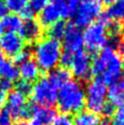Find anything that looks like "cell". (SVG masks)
<instances>
[{
  "label": "cell",
  "instance_id": "13",
  "mask_svg": "<svg viewBox=\"0 0 124 125\" xmlns=\"http://www.w3.org/2000/svg\"><path fill=\"white\" fill-rule=\"evenodd\" d=\"M19 74L20 77H22V80L27 82H35L41 78V69H39L38 65L36 64L33 59H28L23 63H21L19 65Z\"/></svg>",
  "mask_w": 124,
  "mask_h": 125
},
{
  "label": "cell",
  "instance_id": "47",
  "mask_svg": "<svg viewBox=\"0 0 124 125\" xmlns=\"http://www.w3.org/2000/svg\"><path fill=\"white\" fill-rule=\"evenodd\" d=\"M2 58H3V56H2L1 54H0V60H1V59H2Z\"/></svg>",
  "mask_w": 124,
  "mask_h": 125
},
{
  "label": "cell",
  "instance_id": "26",
  "mask_svg": "<svg viewBox=\"0 0 124 125\" xmlns=\"http://www.w3.org/2000/svg\"><path fill=\"white\" fill-rule=\"evenodd\" d=\"M73 56H74V53H72L69 51H65V50L62 51L60 59H59V64L61 65L60 67H63L66 69L72 67V64L73 61Z\"/></svg>",
  "mask_w": 124,
  "mask_h": 125
},
{
  "label": "cell",
  "instance_id": "19",
  "mask_svg": "<svg viewBox=\"0 0 124 125\" xmlns=\"http://www.w3.org/2000/svg\"><path fill=\"white\" fill-rule=\"evenodd\" d=\"M1 25L3 30H6V32L18 33L20 32L22 27H23V20L20 18L19 15L16 14H8L1 19Z\"/></svg>",
  "mask_w": 124,
  "mask_h": 125
},
{
  "label": "cell",
  "instance_id": "17",
  "mask_svg": "<svg viewBox=\"0 0 124 125\" xmlns=\"http://www.w3.org/2000/svg\"><path fill=\"white\" fill-rule=\"evenodd\" d=\"M109 102L115 108H120L124 105V86L122 83H114L110 86L107 93Z\"/></svg>",
  "mask_w": 124,
  "mask_h": 125
},
{
  "label": "cell",
  "instance_id": "37",
  "mask_svg": "<svg viewBox=\"0 0 124 125\" xmlns=\"http://www.w3.org/2000/svg\"><path fill=\"white\" fill-rule=\"evenodd\" d=\"M8 8L4 0H0V19H3L5 16L8 15Z\"/></svg>",
  "mask_w": 124,
  "mask_h": 125
},
{
  "label": "cell",
  "instance_id": "21",
  "mask_svg": "<svg viewBox=\"0 0 124 125\" xmlns=\"http://www.w3.org/2000/svg\"><path fill=\"white\" fill-rule=\"evenodd\" d=\"M105 12L113 22L120 23L124 21V0H117L115 3L108 7V10Z\"/></svg>",
  "mask_w": 124,
  "mask_h": 125
},
{
  "label": "cell",
  "instance_id": "28",
  "mask_svg": "<svg viewBox=\"0 0 124 125\" xmlns=\"http://www.w3.org/2000/svg\"><path fill=\"white\" fill-rule=\"evenodd\" d=\"M52 125H74V120L72 117V115L61 114L56 116Z\"/></svg>",
  "mask_w": 124,
  "mask_h": 125
},
{
  "label": "cell",
  "instance_id": "48",
  "mask_svg": "<svg viewBox=\"0 0 124 125\" xmlns=\"http://www.w3.org/2000/svg\"><path fill=\"white\" fill-rule=\"evenodd\" d=\"M122 84H123V86H124V79H123V81H122Z\"/></svg>",
  "mask_w": 124,
  "mask_h": 125
},
{
  "label": "cell",
  "instance_id": "30",
  "mask_svg": "<svg viewBox=\"0 0 124 125\" xmlns=\"http://www.w3.org/2000/svg\"><path fill=\"white\" fill-rule=\"evenodd\" d=\"M49 2L50 0H29L28 5L35 12H39L48 5Z\"/></svg>",
  "mask_w": 124,
  "mask_h": 125
},
{
  "label": "cell",
  "instance_id": "7",
  "mask_svg": "<svg viewBox=\"0 0 124 125\" xmlns=\"http://www.w3.org/2000/svg\"><path fill=\"white\" fill-rule=\"evenodd\" d=\"M86 105L89 112L94 114H100L105 104L108 88L99 78L88 83L86 88Z\"/></svg>",
  "mask_w": 124,
  "mask_h": 125
},
{
  "label": "cell",
  "instance_id": "40",
  "mask_svg": "<svg viewBox=\"0 0 124 125\" xmlns=\"http://www.w3.org/2000/svg\"><path fill=\"white\" fill-rule=\"evenodd\" d=\"M99 125H112V121H111L110 118H105L103 117V119H100Z\"/></svg>",
  "mask_w": 124,
  "mask_h": 125
},
{
  "label": "cell",
  "instance_id": "41",
  "mask_svg": "<svg viewBox=\"0 0 124 125\" xmlns=\"http://www.w3.org/2000/svg\"><path fill=\"white\" fill-rule=\"evenodd\" d=\"M117 0H100V3L101 4H103V5H105V6H111L113 3H115Z\"/></svg>",
  "mask_w": 124,
  "mask_h": 125
},
{
  "label": "cell",
  "instance_id": "11",
  "mask_svg": "<svg viewBox=\"0 0 124 125\" xmlns=\"http://www.w3.org/2000/svg\"><path fill=\"white\" fill-rule=\"evenodd\" d=\"M63 41V47L65 51H69L72 53H77L83 50V33L81 29L76 27L72 23L66 24L65 33L62 38Z\"/></svg>",
  "mask_w": 124,
  "mask_h": 125
},
{
  "label": "cell",
  "instance_id": "16",
  "mask_svg": "<svg viewBox=\"0 0 124 125\" xmlns=\"http://www.w3.org/2000/svg\"><path fill=\"white\" fill-rule=\"evenodd\" d=\"M48 80L50 83L57 89H60L63 85L68 83L72 80V73L70 71L63 67H56L55 69L51 70L49 73Z\"/></svg>",
  "mask_w": 124,
  "mask_h": 125
},
{
  "label": "cell",
  "instance_id": "2",
  "mask_svg": "<svg viewBox=\"0 0 124 125\" xmlns=\"http://www.w3.org/2000/svg\"><path fill=\"white\" fill-rule=\"evenodd\" d=\"M31 53L34 58L33 60L36 62L39 69L50 73L59 64L62 53V43L51 37H45L34 43Z\"/></svg>",
  "mask_w": 124,
  "mask_h": 125
},
{
  "label": "cell",
  "instance_id": "32",
  "mask_svg": "<svg viewBox=\"0 0 124 125\" xmlns=\"http://www.w3.org/2000/svg\"><path fill=\"white\" fill-rule=\"evenodd\" d=\"M112 125H124V105L118 108L113 116Z\"/></svg>",
  "mask_w": 124,
  "mask_h": 125
},
{
  "label": "cell",
  "instance_id": "23",
  "mask_svg": "<svg viewBox=\"0 0 124 125\" xmlns=\"http://www.w3.org/2000/svg\"><path fill=\"white\" fill-rule=\"evenodd\" d=\"M105 71V66L103 59L99 56H95L91 59V74L95 77H100Z\"/></svg>",
  "mask_w": 124,
  "mask_h": 125
},
{
  "label": "cell",
  "instance_id": "34",
  "mask_svg": "<svg viewBox=\"0 0 124 125\" xmlns=\"http://www.w3.org/2000/svg\"><path fill=\"white\" fill-rule=\"evenodd\" d=\"M115 112H116V108L112 104H110V102H105L100 114H103V117L105 118H111L112 116H114Z\"/></svg>",
  "mask_w": 124,
  "mask_h": 125
},
{
  "label": "cell",
  "instance_id": "35",
  "mask_svg": "<svg viewBox=\"0 0 124 125\" xmlns=\"http://www.w3.org/2000/svg\"><path fill=\"white\" fill-rule=\"evenodd\" d=\"M12 87H14V83L10 80L6 79H0V90H2L3 92H7V91H11Z\"/></svg>",
  "mask_w": 124,
  "mask_h": 125
},
{
  "label": "cell",
  "instance_id": "36",
  "mask_svg": "<svg viewBox=\"0 0 124 125\" xmlns=\"http://www.w3.org/2000/svg\"><path fill=\"white\" fill-rule=\"evenodd\" d=\"M115 50L118 53V55L121 58L124 57V39H119V41L116 42L115 43Z\"/></svg>",
  "mask_w": 124,
  "mask_h": 125
},
{
  "label": "cell",
  "instance_id": "6",
  "mask_svg": "<svg viewBox=\"0 0 124 125\" xmlns=\"http://www.w3.org/2000/svg\"><path fill=\"white\" fill-rule=\"evenodd\" d=\"M73 11L65 0L57 2H51L38 12V23L42 28H49L56 22L62 19H67L72 16Z\"/></svg>",
  "mask_w": 124,
  "mask_h": 125
},
{
  "label": "cell",
  "instance_id": "3",
  "mask_svg": "<svg viewBox=\"0 0 124 125\" xmlns=\"http://www.w3.org/2000/svg\"><path fill=\"white\" fill-rule=\"evenodd\" d=\"M82 33L84 46L90 53H98L109 44L110 35L108 29L99 22L91 23Z\"/></svg>",
  "mask_w": 124,
  "mask_h": 125
},
{
  "label": "cell",
  "instance_id": "25",
  "mask_svg": "<svg viewBox=\"0 0 124 125\" xmlns=\"http://www.w3.org/2000/svg\"><path fill=\"white\" fill-rule=\"evenodd\" d=\"M35 110H36V105H35V104L33 101L26 102V104L20 111L18 118L21 119V120H24V121L26 119H30L31 117H32V115L35 112Z\"/></svg>",
  "mask_w": 124,
  "mask_h": 125
},
{
  "label": "cell",
  "instance_id": "43",
  "mask_svg": "<svg viewBox=\"0 0 124 125\" xmlns=\"http://www.w3.org/2000/svg\"><path fill=\"white\" fill-rule=\"evenodd\" d=\"M3 28H2V25H1V22H0V36H1V35L3 34Z\"/></svg>",
  "mask_w": 124,
  "mask_h": 125
},
{
  "label": "cell",
  "instance_id": "14",
  "mask_svg": "<svg viewBox=\"0 0 124 125\" xmlns=\"http://www.w3.org/2000/svg\"><path fill=\"white\" fill-rule=\"evenodd\" d=\"M56 116L57 111L54 108H36L30 118V125H52Z\"/></svg>",
  "mask_w": 124,
  "mask_h": 125
},
{
  "label": "cell",
  "instance_id": "46",
  "mask_svg": "<svg viewBox=\"0 0 124 125\" xmlns=\"http://www.w3.org/2000/svg\"><path fill=\"white\" fill-rule=\"evenodd\" d=\"M122 64H123V68H124V57L122 58Z\"/></svg>",
  "mask_w": 124,
  "mask_h": 125
},
{
  "label": "cell",
  "instance_id": "22",
  "mask_svg": "<svg viewBox=\"0 0 124 125\" xmlns=\"http://www.w3.org/2000/svg\"><path fill=\"white\" fill-rule=\"evenodd\" d=\"M65 28H66V23L64 21H58L55 24H53L51 27L48 28V34L49 37H51L56 41H61L64 36L65 33Z\"/></svg>",
  "mask_w": 124,
  "mask_h": 125
},
{
  "label": "cell",
  "instance_id": "29",
  "mask_svg": "<svg viewBox=\"0 0 124 125\" xmlns=\"http://www.w3.org/2000/svg\"><path fill=\"white\" fill-rule=\"evenodd\" d=\"M31 55H32L31 51L25 48L24 50H22L20 53H18V54H17L15 57H12V59H14V63L20 65L21 63H23V62H25L26 60L30 59Z\"/></svg>",
  "mask_w": 124,
  "mask_h": 125
},
{
  "label": "cell",
  "instance_id": "45",
  "mask_svg": "<svg viewBox=\"0 0 124 125\" xmlns=\"http://www.w3.org/2000/svg\"><path fill=\"white\" fill-rule=\"evenodd\" d=\"M122 33H123V35H124V25H122Z\"/></svg>",
  "mask_w": 124,
  "mask_h": 125
},
{
  "label": "cell",
  "instance_id": "44",
  "mask_svg": "<svg viewBox=\"0 0 124 125\" xmlns=\"http://www.w3.org/2000/svg\"><path fill=\"white\" fill-rule=\"evenodd\" d=\"M52 2H57V1H62V0H50Z\"/></svg>",
  "mask_w": 124,
  "mask_h": 125
},
{
  "label": "cell",
  "instance_id": "27",
  "mask_svg": "<svg viewBox=\"0 0 124 125\" xmlns=\"http://www.w3.org/2000/svg\"><path fill=\"white\" fill-rule=\"evenodd\" d=\"M32 87H33L32 83L24 81V80H21V81H19L16 85V90H18L20 93H22V94L25 95V96H28V95H31Z\"/></svg>",
  "mask_w": 124,
  "mask_h": 125
},
{
  "label": "cell",
  "instance_id": "31",
  "mask_svg": "<svg viewBox=\"0 0 124 125\" xmlns=\"http://www.w3.org/2000/svg\"><path fill=\"white\" fill-rule=\"evenodd\" d=\"M12 116L7 108L0 110V125H11Z\"/></svg>",
  "mask_w": 124,
  "mask_h": 125
},
{
  "label": "cell",
  "instance_id": "18",
  "mask_svg": "<svg viewBox=\"0 0 124 125\" xmlns=\"http://www.w3.org/2000/svg\"><path fill=\"white\" fill-rule=\"evenodd\" d=\"M0 77L2 79H6L14 82L19 79V69L15 65L14 62L7 60L5 58H2L0 60Z\"/></svg>",
  "mask_w": 124,
  "mask_h": 125
},
{
  "label": "cell",
  "instance_id": "1",
  "mask_svg": "<svg viewBox=\"0 0 124 125\" xmlns=\"http://www.w3.org/2000/svg\"><path fill=\"white\" fill-rule=\"evenodd\" d=\"M57 104L63 114H79L82 112L86 105V93L82 83L70 80L63 85L59 89Z\"/></svg>",
  "mask_w": 124,
  "mask_h": 125
},
{
  "label": "cell",
  "instance_id": "10",
  "mask_svg": "<svg viewBox=\"0 0 124 125\" xmlns=\"http://www.w3.org/2000/svg\"><path fill=\"white\" fill-rule=\"evenodd\" d=\"M25 49V42L19 33L5 32L0 36V50L7 57H15Z\"/></svg>",
  "mask_w": 124,
  "mask_h": 125
},
{
  "label": "cell",
  "instance_id": "9",
  "mask_svg": "<svg viewBox=\"0 0 124 125\" xmlns=\"http://www.w3.org/2000/svg\"><path fill=\"white\" fill-rule=\"evenodd\" d=\"M91 55L85 50L74 53L72 70L79 82H87L91 80Z\"/></svg>",
  "mask_w": 124,
  "mask_h": 125
},
{
  "label": "cell",
  "instance_id": "8",
  "mask_svg": "<svg viewBox=\"0 0 124 125\" xmlns=\"http://www.w3.org/2000/svg\"><path fill=\"white\" fill-rule=\"evenodd\" d=\"M99 57L103 59L104 63L105 71L109 73L116 81H118L122 75L124 68L122 64V58L118 55L115 48L108 44L107 47L100 51Z\"/></svg>",
  "mask_w": 124,
  "mask_h": 125
},
{
  "label": "cell",
  "instance_id": "20",
  "mask_svg": "<svg viewBox=\"0 0 124 125\" xmlns=\"http://www.w3.org/2000/svg\"><path fill=\"white\" fill-rule=\"evenodd\" d=\"M74 120V125H99L100 118L97 114L91 112H80L77 114Z\"/></svg>",
  "mask_w": 124,
  "mask_h": 125
},
{
  "label": "cell",
  "instance_id": "39",
  "mask_svg": "<svg viewBox=\"0 0 124 125\" xmlns=\"http://www.w3.org/2000/svg\"><path fill=\"white\" fill-rule=\"evenodd\" d=\"M6 102V93L0 90V109H2V106Z\"/></svg>",
  "mask_w": 124,
  "mask_h": 125
},
{
  "label": "cell",
  "instance_id": "24",
  "mask_svg": "<svg viewBox=\"0 0 124 125\" xmlns=\"http://www.w3.org/2000/svg\"><path fill=\"white\" fill-rule=\"evenodd\" d=\"M10 11L20 12L23 8L28 6L29 0H4Z\"/></svg>",
  "mask_w": 124,
  "mask_h": 125
},
{
  "label": "cell",
  "instance_id": "5",
  "mask_svg": "<svg viewBox=\"0 0 124 125\" xmlns=\"http://www.w3.org/2000/svg\"><path fill=\"white\" fill-rule=\"evenodd\" d=\"M103 12V4L99 0H86L76 8L72 14V24L79 29H85L87 26L99 18Z\"/></svg>",
  "mask_w": 124,
  "mask_h": 125
},
{
  "label": "cell",
  "instance_id": "38",
  "mask_svg": "<svg viewBox=\"0 0 124 125\" xmlns=\"http://www.w3.org/2000/svg\"><path fill=\"white\" fill-rule=\"evenodd\" d=\"M84 1H86V0H67L66 2L68 3V5H69L70 8H72V10L74 11V10H76V8H77L82 2H84Z\"/></svg>",
  "mask_w": 124,
  "mask_h": 125
},
{
  "label": "cell",
  "instance_id": "33",
  "mask_svg": "<svg viewBox=\"0 0 124 125\" xmlns=\"http://www.w3.org/2000/svg\"><path fill=\"white\" fill-rule=\"evenodd\" d=\"M19 16L20 18L23 21L25 22H28V21H32L34 20V17H35V11L33 10H31V8L28 6H26L25 8H23L20 12H19Z\"/></svg>",
  "mask_w": 124,
  "mask_h": 125
},
{
  "label": "cell",
  "instance_id": "15",
  "mask_svg": "<svg viewBox=\"0 0 124 125\" xmlns=\"http://www.w3.org/2000/svg\"><path fill=\"white\" fill-rule=\"evenodd\" d=\"M7 109L10 112L12 118H18L20 111L26 104V96L20 93L18 90H11L8 96H6Z\"/></svg>",
  "mask_w": 124,
  "mask_h": 125
},
{
  "label": "cell",
  "instance_id": "4",
  "mask_svg": "<svg viewBox=\"0 0 124 125\" xmlns=\"http://www.w3.org/2000/svg\"><path fill=\"white\" fill-rule=\"evenodd\" d=\"M31 97L35 104L53 108L57 104L58 89L53 86L47 77H41L33 84Z\"/></svg>",
  "mask_w": 124,
  "mask_h": 125
},
{
  "label": "cell",
  "instance_id": "12",
  "mask_svg": "<svg viewBox=\"0 0 124 125\" xmlns=\"http://www.w3.org/2000/svg\"><path fill=\"white\" fill-rule=\"evenodd\" d=\"M42 35L43 28L35 20L25 22L20 31V36L24 39V42H37L42 38Z\"/></svg>",
  "mask_w": 124,
  "mask_h": 125
},
{
  "label": "cell",
  "instance_id": "42",
  "mask_svg": "<svg viewBox=\"0 0 124 125\" xmlns=\"http://www.w3.org/2000/svg\"><path fill=\"white\" fill-rule=\"evenodd\" d=\"M11 125H30V124H29L28 122L24 121V120H20V121H18V122L14 123V124H11Z\"/></svg>",
  "mask_w": 124,
  "mask_h": 125
}]
</instances>
